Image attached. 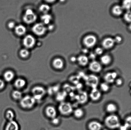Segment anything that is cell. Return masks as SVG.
<instances>
[{"mask_svg": "<svg viewBox=\"0 0 131 130\" xmlns=\"http://www.w3.org/2000/svg\"><path fill=\"white\" fill-rule=\"evenodd\" d=\"M105 126L109 129H115L120 128L121 123L118 117L114 114H110L105 118Z\"/></svg>", "mask_w": 131, "mask_h": 130, "instance_id": "6da1fadb", "label": "cell"}, {"mask_svg": "<svg viewBox=\"0 0 131 130\" xmlns=\"http://www.w3.org/2000/svg\"><path fill=\"white\" fill-rule=\"evenodd\" d=\"M58 110L60 113L64 116H69L73 113L72 106L70 103L62 102L60 103L58 106Z\"/></svg>", "mask_w": 131, "mask_h": 130, "instance_id": "7a4b0ae2", "label": "cell"}, {"mask_svg": "<svg viewBox=\"0 0 131 130\" xmlns=\"http://www.w3.org/2000/svg\"><path fill=\"white\" fill-rule=\"evenodd\" d=\"M36 100L33 96L26 95L20 100V104L22 107L25 109H30L35 104Z\"/></svg>", "mask_w": 131, "mask_h": 130, "instance_id": "3957f363", "label": "cell"}, {"mask_svg": "<svg viewBox=\"0 0 131 130\" xmlns=\"http://www.w3.org/2000/svg\"><path fill=\"white\" fill-rule=\"evenodd\" d=\"M33 97L36 100H39L42 99L46 94L44 88L40 86H35L32 90Z\"/></svg>", "mask_w": 131, "mask_h": 130, "instance_id": "277c9868", "label": "cell"}, {"mask_svg": "<svg viewBox=\"0 0 131 130\" xmlns=\"http://www.w3.org/2000/svg\"><path fill=\"white\" fill-rule=\"evenodd\" d=\"M37 19V15L31 9H28L26 11L23 17V20L25 23L28 24L32 23L36 21Z\"/></svg>", "mask_w": 131, "mask_h": 130, "instance_id": "5b68a950", "label": "cell"}, {"mask_svg": "<svg viewBox=\"0 0 131 130\" xmlns=\"http://www.w3.org/2000/svg\"><path fill=\"white\" fill-rule=\"evenodd\" d=\"M86 84L92 89L97 88L99 83V79L97 76L94 75H89L85 79Z\"/></svg>", "mask_w": 131, "mask_h": 130, "instance_id": "8992f818", "label": "cell"}, {"mask_svg": "<svg viewBox=\"0 0 131 130\" xmlns=\"http://www.w3.org/2000/svg\"><path fill=\"white\" fill-rule=\"evenodd\" d=\"M32 30L36 35L41 36L45 33L47 28L43 24L40 23L35 24L32 28Z\"/></svg>", "mask_w": 131, "mask_h": 130, "instance_id": "52a82bcc", "label": "cell"}, {"mask_svg": "<svg viewBox=\"0 0 131 130\" xmlns=\"http://www.w3.org/2000/svg\"><path fill=\"white\" fill-rule=\"evenodd\" d=\"M97 41V39L96 37L92 35L87 36L83 39L84 45L88 48H91L94 46Z\"/></svg>", "mask_w": 131, "mask_h": 130, "instance_id": "ba28073f", "label": "cell"}, {"mask_svg": "<svg viewBox=\"0 0 131 130\" xmlns=\"http://www.w3.org/2000/svg\"><path fill=\"white\" fill-rule=\"evenodd\" d=\"M36 40L32 36L28 35L25 37L23 40V44L27 48H32L35 44Z\"/></svg>", "mask_w": 131, "mask_h": 130, "instance_id": "9c48e42d", "label": "cell"}, {"mask_svg": "<svg viewBox=\"0 0 131 130\" xmlns=\"http://www.w3.org/2000/svg\"><path fill=\"white\" fill-rule=\"evenodd\" d=\"M102 94L101 91L97 88L92 89L89 95L91 100L93 102L99 101L101 99Z\"/></svg>", "mask_w": 131, "mask_h": 130, "instance_id": "30bf717a", "label": "cell"}, {"mask_svg": "<svg viewBox=\"0 0 131 130\" xmlns=\"http://www.w3.org/2000/svg\"><path fill=\"white\" fill-rule=\"evenodd\" d=\"M117 73L115 72L107 73L104 76L105 82L108 84L113 83L117 78Z\"/></svg>", "mask_w": 131, "mask_h": 130, "instance_id": "8fae6325", "label": "cell"}, {"mask_svg": "<svg viewBox=\"0 0 131 130\" xmlns=\"http://www.w3.org/2000/svg\"><path fill=\"white\" fill-rule=\"evenodd\" d=\"M89 68L92 72L98 73L101 72L102 67L101 64L96 61H93L90 64Z\"/></svg>", "mask_w": 131, "mask_h": 130, "instance_id": "7c38bea8", "label": "cell"}, {"mask_svg": "<svg viewBox=\"0 0 131 130\" xmlns=\"http://www.w3.org/2000/svg\"><path fill=\"white\" fill-rule=\"evenodd\" d=\"M45 112L46 115L48 118L52 119L56 118L57 112L54 107L52 106L47 107L46 108Z\"/></svg>", "mask_w": 131, "mask_h": 130, "instance_id": "4fadbf2b", "label": "cell"}, {"mask_svg": "<svg viewBox=\"0 0 131 130\" xmlns=\"http://www.w3.org/2000/svg\"><path fill=\"white\" fill-rule=\"evenodd\" d=\"M115 43L114 39L112 38H107L103 41V47L106 49H109L113 47Z\"/></svg>", "mask_w": 131, "mask_h": 130, "instance_id": "5bb4252c", "label": "cell"}, {"mask_svg": "<svg viewBox=\"0 0 131 130\" xmlns=\"http://www.w3.org/2000/svg\"><path fill=\"white\" fill-rule=\"evenodd\" d=\"M88 127L89 130H101L102 128V126L100 122L93 121L89 122Z\"/></svg>", "mask_w": 131, "mask_h": 130, "instance_id": "9a60e30c", "label": "cell"}, {"mask_svg": "<svg viewBox=\"0 0 131 130\" xmlns=\"http://www.w3.org/2000/svg\"><path fill=\"white\" fill-rule=\"evenodd\" d=\"M77 100L81 104H84L86 102L88 99V95L85 91L81 92L78 94L77 97Z\"/></svg>", "mask_w": 131, "mask_h": 130, "instance_id": "2e32d148", "label": "cell"}, {"mask_svg": "<svg viewBox=\"0 0 131 130\" xmlns=\"http://www.w3.org/2000/svg\"><path fill=\"white\" fill-rule=\"evenodd\" d=\"M18 124L14 120L10 121L7 123L5 128V130H19Z\"/></svg>", "mask_w": 131, "mask_h": 130, "instance_id": "e0dca14e", "label": "cell"}, {"mask_svg": "<svg viewBox=\"0 0 131 130\" xmlns=\"http://www.w3.org/2000/svg\"><path fill=\"white\" fill-rule=\"evenodd\" d=\"M118 108L116 104L112 103H109L106 105V109L107 113L113 114L117 110Z\"/></svg>", "mask_w": 131, "mask_h": 130, "instance_id": "ac0fdd59", "label": "cell"}, {"mask_svg": "<svg viewBox=\"0 0 131 130\" xmlns=\"http://www.w3.org/2000/svg\"><path fill=\"white\" fill-rule=\"evenodd\" d=\"M4 79L7 82H10L14 79L15 74L13 71L8 70L6 71L3 75Z\"/></svg>", "mask_w": 131, "mask_h": 130, "instance_id": "d6986e66", "label": "cell"}, {"mask_svg": "<svg viewBox=\"0 0 131 130\" xmlns=\"http://www.w3.org/2000/svg\"><path fill=\"white\" fill-rule=\"evenodd\" d=\"M53 65L55 68L57 69H61L63 68L64 63L63 61L60 58L55 59L53 62Z\"/></svg>", "mask_w": 131, "mask_h": 130, "instance_id": "ffe728a7", "label": "cell"}, {"mask_svg": "<svg viewBox=\"0 0 131 130\" xmlns=\"http://www.w3.org/2000/svg\"><path fill=\"white\" fill-rule=\"evenodd\" d=\"M78 63L80 65L85 66L88 64L89 59L86 56L84 55L80 56L77 59Z\"/></svg>", "mask_w": 131, "mask_h": 130, "instance_id": "44dd1931", "label": "cell"}, {"mask_svg": "<svg viewBox=\"0 0 131 130\" xmlns=\"http://www.w3.org/2000/svg\"><path fill=\"white\" fill-rule=\"evenodd\" d=\"M73 113L74 117L78 119L83 118L84 115V111L81 108H77L73 110Z\"/></svg>", "mask_w": 131, "mask_h": 130, "instance_id": "7402d4cb", "label": "cell"}, {"mask_svg": "<svg viewBox=\"0 0 131 130\" xmlns=\"http://www.w3.org/2000/svg\"><path fill=\"white\" fill-rule=\"evenodd\" d=\"M26 84V81L24 79H17L14 82L15 87L18 89H21L24 88Z\"/></svg>", "mask_w": 131, "mask_h": 130, "instance_id": "603a6c76", "label": "cell"}, {"mask_svg": "<svg viewBox=\"0 0 131 130\" xmlns=\"http://www.w3.org/2000/svg\"><path fill=\"white\" fill-rule=\"evenodd\" d=\"M123 9H124L122 6L116 5L113 7L112 11L114 15L116 16H119L123 13Z\"/></svg>", "mask_w": 131, "mask_h": 130, "instance_id": "cb8c5ba5", "label": "cell"}, {"mask_svg": "<svg viewBox=\"0 0 131 130\" xmlns=\"http://www.w3.org/2000/svg\"><path fill=\"white\" fill-rule=\"evenodd\" d=\"M15 33L19 36L24 35L26 31V29L25 26L22 25H18L15 29Z\"/></svg>", "mask_w": 131, "mask_h": 130, "instance_id": "d4e9b609", "label": "cell"}, {"mask_svg": "<svg viewBox=\"0 0 131 130\" xmlns=\"http://www.w3.org/2000/svg\"><path fill=\"white\" fill-rule=\"evenodd\" d=\"M67 92L65 91L58 92L56 94V98L58 101L61 102H63L67 96Z\"/></svg>", "mask_w": 131, "mask_h": 130, "instance_id": "484cf974", "label": "cell"}, {"mask_svg": "<svg viewBox=\"0 0 131 130\" xmlns=\"http://www.w3.org/2000/svg\"><path fill=\"white\" fill-rule=\"evenodd\" d=\"M101 62L103 64L108 65L111 63V58L110 55H105L103 56L101 58Z\"/></svg>", "mask_w": 131, "mask_h": 130, "instance_id": "4316f807", "label": "cell"}, {"mask_svg": "<svg viewBox=\"0 0 131 130\" xmlns=\"http://www.w3.org/2000/svg\"><path fill=\"white\" fill-rule=\"evenodd\" d=\"M60 89V86L58 85L51 86L49 88L48 92L50 95H52L54 94L57 93L59 92Z\"/></svg>", "mask_w": 131, "mask_h": 130, "instance_id": "83f0119b", "label": "cell"}, {"mask_svg": "<svg viewBox=\"0 0 131 130\" xmlns=\"http://www.w3.org/2000/svg\"><path fill=\"white\" fill-rule=\"evenodd\" d=\"M100 89L104 92H107L110 90V87L109 84L106 82L101 83L100 86Z\"/></svg>", "mask_w": 131, "mask_h": 130, "instance_id": "f1b7e54d", "label": "cell"}, {"mask_svg": "<svg viewBox=\"0 0 131 130\" xmlns=\"http://www.w3.org/2000/svg\"><path fill=\"white\" fill-rule=\"evenodd\" d=\"M52 18L51 15L47 13L45 14L41 18L42 21L45 24H48L52 20Z\"/></svg>", "mask_w": 131, "mask_h": 130, "instance_id": "f546056e", "label": "cell"}, {"mask_svg": "<svg viewBox=\"0 0 131 130\" xmlns=\"http://www.w3.org/2000/svg\"><path fill=\"white\" fill-rule=\"evenodd\" d=\"M12 96L15 100H20L22 98V94L20 91L18 90H15L13 92Z\"/></svg>", "mask_w": 131, "mask_h": 130, "instance_id": "4dcf8cb0", "label": "cell"}, {"mask_svg": "<svg viewBox=\"0 0 131 130\" xmlns=\"http://www.w3.org/2000/svg\"><path fill=\"white\" fill-rule=\"evenodd\" d=\"M6 116L8 120L10 121L14 120V118H15V114L12 111L9 110L6 112Z\"/></svg>", "mask_w": 131, "mask_h": 130, "instance_id": "1f68e13d", "label": "cell"}, {"mask_svg": "<svg viewBox=\"0 0 131 130\" xmlns=\"http://www.w3.org/2000/svg\"><path fill=\"white\" fill-rule=\"evenodd\" d=\"M131 0H124L122 7L124 9L129 10L131 7Z\"/></svg>", "mask_w": 131, "mask_h": 130, "instance_id": "d6a6232c", "label": "cell"}, {"mask_svg": "<svg viewBox=\"0 0 131 130\" xmlns=\"http://www.w3.org/2000/svg\"><path fill=\"white\" fill-rule=\"evenodd\" d=\"M50 9V7L47 4H42L39 7V10L44 14L47 13Z\"/></svg>", "mask_w": 131, "mask_h": 130, "instance_id": "836d02e7", "label": "cell"}, {"mask_svg": "<svg viewBox=\"0 0 131 130\" xmlns=\"http://www.w3.org/2000/svg\"><path fill=\"white\" fill-rule=\"evenodd\" d=\"M124 19L127 22H130L131 18V12L130 10H128V11L124 15Z\"/></svg>", "mask_w": 131, "mask_h": 130, "instance_id": "e575fe53", "label": "cell"}, {"mask_svg": "<svg viewBox=\"0 0 131 130\" xmlns=\"http://www.w3.org/2000/svg\"><path fill=\"white\" fill-rule=\"evenodd\" d=\"M29 52L27 50L25 49H22L20 52V55L23 58H26L29 55Z\"/></svg>", "mask_w": 131, "mask_h": 130, "instance_id": "d590c367", "label": "cell"}, {"mask_svg": "<svg viewBox=\"0 0 131 130\" xmlns=\"http://www.w3.org/2000/svg\"><path fill=\"white\" fill-rule=\"evenodd\" d=\"M116 86H120L123 84V81L122 79L121 78H117L115 81Z\"/></svg>", "mask_w": 131, "mask_h": 130, "instance_id": "8d00e7d4", "label": "cell"}, {"mask_svg": "<svg viewBox=\"0 0 131 130\" xmlns=\"http://www.w3.org/2000/svg\"><path fill=\"white\" fill-rule=\"evenodd\" d=\"M103 52V50L102 48L99 47V48H97L96 49L95 53L96 54L98 55H100L102 54Z\"/></svg>", "mask_w": 131, "mask_h": 130, "instance_id": "74e56055", "label": "cell"}, {"mask_svg": "<svg viewBox=\"0 0 131 130\" xmlns=\"http://www.w3.org/2000/svg\"><path fill=\"white\" fill-rule=\"evenodd\" d=\"M114 39L115 43H120L122 41V38L120 36H117Z\"/></svg>", "mask_w": 131, "mask_h": 130, "instance_id": "f35d334b", "label": "cell"}, {"mask_svg": "<svg viewBox=\"0 0 131 130\" xmlns=\"http://www.w3.org/2000/svg\"><path fill=\"white\" fill-rule=\"evenodd\" d=\"M60 122V120L58 118H55L52 119V123L53 124L56 125H58L59 123Z\"/></svg>", "mask_w": 131, "mask_h": 130, "instance_id": "ab89813d", "label": "cell"}, {"mask_svg": "<svg viewBox=\"0 0 131 130\" xmlns=\"http://www.w3.org/2000/svg\"><path fill=\"white\" fill-rule=\"evenodd\" d=\"M5 83L4 81L1 79H0V90H2L4 88L5 86Z\"/></svg>", "mask_w": 131, "mask_h": 130, "instance_id": "60d3db41", "label": "cell"}, {"mask_svg": "<svg viewBox=\"0 0 131 130\" xmlns=\"http://www.w3.org/2000/svg\"><path fill=\"white\" fill-rule=\"evenodd\" d=\"M90 58L92 60H94L96 58L95 53H91L90 55Z\"/></svg>", "mask_w": 131, "mask_h": 130, "instance_id": "b9f144b4", "label": "cell"}, {"mask_svg": "<svg viewBox=\"0 0 131 130\" xmlns=\"http://www.w3.org/2000/svg\"><path fill=\"white\" fill-rule=\"evenodd\" d=\"M9 27L10 28L12 29L15 26V24L13 22H11L9 23L8 25Z\"/></svg>", "mask_w": 131, "mask_h": 130, "instance_id": "7bdbcfd3", "label": "cell"}, {"mask_svg": "<svg viewBox=\"0 0 131 130\" xmlns=\"http://www.w3.org/2000/svg\"><path fill=\"white\" fill-rule=\"evenodd\" d=\"M70 60L72 62H76L77 59L75 57H71Z\"/></svg>", "mask_w": 131, "mask_h": 130, "instance_id": "ee69618b", "label": "cell"}, {"mask_svg": "<svg viewBox=\"0 0 131 130\" xmlns=\"http://www.w3.org/2000/svg\"><path fill=\"white\" fill-rule=\"evenodd\" d=\"M45 1L49 3H52L54 2L56 0H45Z\"/></svg>", "mask_w": 131, "mask_h": 130, "instance_id": "f6af8a7d", "label": "cell"}, {"mask_svg": "<svg viewBox=\"0 0 131 130\" xmlns=\"http://www.w3.org/2000/svg\"><path fill=\"white\" fill-rule=\"evenodd\" d=\"M49 29H52V28H53V25H50L49 26Z\"/></svg>", "mask_w": 131, "mask_h": 130, "instance_id": "bcb514c9", "label": "cell"}, {"mask_svg": "<svg viewBox=\"0 0 131 130\" xmlns=\"http://www.w3.org/2000/svg\"><path fill=\"white\" fill-rule=\"evenodd\" d=\"M83 52H84V53H86L88 51H87V49H85L84 50H83Z\"/></svg>", "mask_w": 131, "mask_h": 130, "instance_id": "7dc6e473", "label": "cell"}, {"mask_svg": "<svg viewBox=\"0 0 131 130\" xmlns=\"http://www.w3.org/2000/svg\"><path fill=\"white\" fill-rule=\"evenodd\" d=\"M65 0H60V1H61V2H64Z\"/></svg>", "mask_w": 131, "mask_h": 130, "instance_id": "c3c4849f", "label": "cell"}]
</instances>
